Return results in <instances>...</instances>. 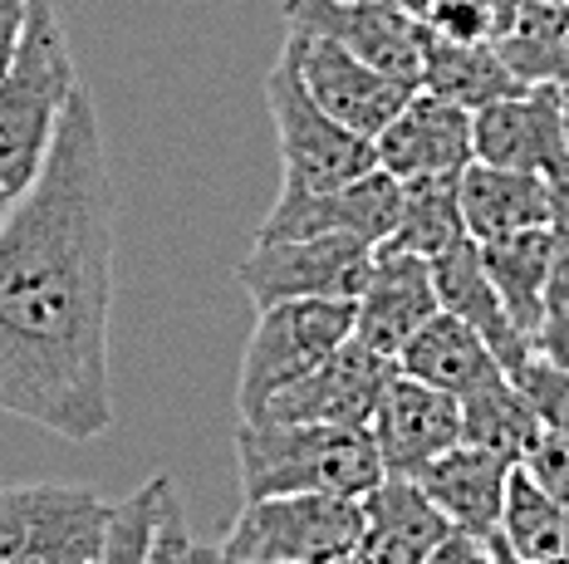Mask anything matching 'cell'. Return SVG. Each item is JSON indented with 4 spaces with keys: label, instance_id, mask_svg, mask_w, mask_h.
I'll return each instance as SVG.
<instances>
[{
    "label": "cell",
    "instance_id": "obj_21",
    "mask_svg": "<svg viewBox=\"0 0 569 564\" xmlns=\"http://www.w3.org/2000/svg\"><path fill=\"white\" fill-rule=\"evenodd\" d=\"M457 192H461V221H467L471 241L550 221V182L536 178V172L491 168V162L471 158L457 178Z\"/></svg>",
    "mask_w": 569,
    "mask_h": 564
},
{
    "label": "cell",
    "instance_id": "obj_43",
    "mask_svg": "<svg viewBox=\"0 0 569 564\" xmlns=\"http://www.w3.org/2000/svg\"><path fill=\"white\" fill-rule=\"evenodd\" d=\"M520 6H526V0H520Z\"/></svg>",
    "mask_w": 569,
    "mask_h": 564
},
{
    "label": "cell",
    "instance_id": "obj_1",
    "mask_svg": "<svg viewBox=\"0 0 569 564\" xmlns=\"http://www.w3.org/2000/svg\"><path fill=\"white\" fill-rule=\"evenodd\" d=\"M113 187L99 109L79 84L40 178L0 221V413L64 442L113 427Z\"/></svg>",
    "mask_w": 569,
    "mask_h": 564
},
{
    "label": "cell",
    "instance_id": "obj_22",
    "mask_svg": "<svg viewBox=\"0 0 569 564\" xmlns=\"http://www.w3.org/2000/svg\"><path fill=\"white\" fill-rule=\"evenodd\" d=\"M481 245V265L491 275L496 295H501L506 314L520 334H536L545 295L555 280V241L550 226H526V231H506V236H486Z\"/></svg>",
    "mask_w": 569,
    "mask_h": 564
},
{
    "label": "cell",
    "instance_id": "obj_35",
    "mask_svg": "<svg viewBox=\"0 0 569 564\" xmlns=\"http://www.w3.org/2000/svg\"><path fill=\"white\" fill-rule=\"evenodd\" d=\"M187 564H276V560H246L221 545H187Z\"/></svg>",
    "mask_w": 569,
    "mask_h": 564
},
{
    "label": "cell",
    "instance_id": "obj_38",
    "mask_svg": "<svg viewBox=\"0 0 569 564\" xmlns=\"http://www.w3.org/2000/svg\"><path fill=\"white\" fill-rule=\"evenodd\" d=\"M491 555H496V564H520V560L511 555V550H506V545H496V540H491Z\"/></svg>",
    "mask_w": 569,
    "mask_h": 564
},
{
    "label": "cell",
    "instance_id": "obj_12",
    "mask_svg": "<svg viewBox=\"0 0 569 564\" xmlns=\"http://www.w3.org/2000/svg\"><path fill=\"white\" fill-rule=\"evenodd\" d=\"M402 182L393 172L373 168L353 182H339L329 192H280L270 216L260 221L256 241H295V236H353L369 241L373 251L393 236L398 226Z\"/></svg>",
    "mask_w": 569,
    "mask_h": 564
},
{
    "label": "cell",
    "instance_id": "obj_34",
    "mask_svg": "<svg viewBox=\"0 0 569 564\" xmlns=\"http://www.w3.org/2000/svg\"><path fill=\"white\" fill-rule=\"evenodd\" d=\"M26 10H30V0H0V69L10 64V54H16V44H20Z\"/></svg>",
    "mask_w": 569,
    "mask_h": 564
},
{
    "label": "cell",
    "instance_id": "obj_5",
    "mask_svg": "<svg viewBox=\"0 0 569 564\" xmlns=\"http://www.w3.org/2000/svg\"><path fill=\"white\" fill-rule=\"evenodd\" d=\"M113 505L74 481L0 486V564H93Z\"/></svg>",
    "mask_w": 569,
    "mask_h": 564
},
{
    "label": "cell",
    "instance_id": "obj_10",
    "mask_svg": "<svg viewBox=\"0 0 569 564\" xmlns=\"http://www.w3.org/2000/svg\"><path fill=\"white\" fill-rule=\"evenodd\" d=\"M471 158L536 172L545 182L569 178V119L560 84H526L471 113Z\"/></svg>",
    "mask_w": 569,
    "mask_h": 564
},
{
    "label": "cell",
    "instance_id": "obj_16",
    "mask_svg": "<svg viewBox=\"0 0 569 564\" xmlns=\"http://www.w3.org/2000/svg\"><path fill=\"white\" fill-rule=\"evenodd\" d=\"M378 168L398 182L432 178V172H461L471 162V109L442 99V93L412 89V99L393 113V123L373 138Z\"/></svg>",
    "mask_w": 569,
    "mask_h": 564
},
{
    "label": "cell",
    "instance_id": "obj_36",
    "mask_svg": "<svg viewBox=\"0 0 569 564\" xmlns=\"http://www.w3.org/2000/svg\"><path fill=\"white\" fill-rule=\"evenodd\" d=\"M329 564H373V560L363 555V545H359V550H349V555H339V560H329Z\"/></svg>",
    "mask_w": 569,
    "mask_h": 564
},
{
    "label": "cell",
    "instance_id": "obj_18",
    "mask_svg": "<svg viewBox=\"0 0 569 564\" xmlns=\"http://www.w3.org/2000/svg\"><path fill=\"white\" fill-rule=\"evenodd\" d=\"M427 261H432L437 304H442L447 314H457V320H467L471 329H477L486 344H491V354L501 359V369L516 379V373L526 369V359H530V339L511 324V314H506L501 295H496L491 275H486V265H481V245L471 241V236H461L457 245L427 255Z\"/></svg>",
    "mask_w": 569,
    "mask_h": 564
},
{
    "label": "cell",
    "instance_id": "obj_25",
    "mask_svg": "<svg viewBox=\"0 0 569 564\" xmlns=\"http://www.w3.org/2000/svg\"><path fill=\"white\" fill-rule=\"evenodd\" d=\"M540 427L545 422L536 417V407L516 387L511 373H501L496 383L461 397V442L486 446V452L506 456V462H520L530 452V442L540 437Z\"/></svg>",
    "mask_w": 569,
    "mask_h": 564
},
{
    "label": "cell",
    "instance_id": "obj_17",
    "mask_svg": "<svg viewBox=\"0 0 569 564\" xmlns=\"http://www.w3.org/2000/svg\"><path fill=\"white\" fill-rule=\"evenodd\" d=\"M506 456L486 452V446H447L442 456H432L427 466L412 472V481L422 486V496L452 521V531H467L491 545L501 531V501H506V481H511Z\"/></svg>",
    "mask_w": 569,
    "mask_h": 564
},
{
    "label": "cell",
    "instance_id": "obj_27",
    "mask_svg": "<svg viewBox=\"0 0 569 564\" xmlns=\"http://www.w3.org/2000/svg\"><path fill=\"white\" fill-rule=\"evenodd\" d=\"M177 491V481L168 472H158L152 481H142L138 491H128L113 505L109 531H103V550L93 564H152V535H158V515L162 501Z\"/></svg>",
    "mask_w": 569,
    "mask_h": 564
},
{
    "label": "cell",
    "instance_id": "obj_4",
    "mask_svg": "<svg viewBox=\"0 0 569 564\" xmlns=\"http://www.w3.org/2000/svg\"><path fill=\"white\" fill-rule=\"evenodd\" d=\"M266 109L276 119V138H280V192H290V197L329 192V187L353 182L378 168L373 143L349 133V128L319 109L310 93H305L284 50L266 74Z\"/></svg>",
    "mask_w": 569,
    "mask_h": 564
},
{
    "label": "cell",
    "instance_id": "obj_28",
    "mask_svg": "<svg viewBox=\"0 0 569 564\" xmlns=\"http://www.w3.org/2000/svg\"><path fill=\"white\" fill-rule=\"evenodd\" d=\"M418 20L442 40L501 44L520 20V0H432Z\"/></svg>",
    "mask_w": 569,
    "mask_h": 564
},
{
    "label": "cell",
    "instance_id": "obj_40",
    "mask_svg": "<svg viewBox=\"0 0 569 564\" xmlns=\"http://www.w3.org/2000/svg\"><path fill=\"white\" fill-rule=\"evenodd\" d=\"M565 564H569V521H565Z\"/></svg>",
    "mask_w": 569,
    "mask_h": 564
},
{
    "label": "cell",
    "instance_id": "obj_31",
    "mask_svg": "<svg viewBox=\"0 0 569 564\" xmlns=\"http://www.w3.org/2000/svg\"><path fill=\"white\" fill-rule=\"evenodd\" d=\"M530 354L555 363V369H569V280H550L540 324L530 334Z\"/></svg>",
    "mask_w": 569,
    "mask_h": 564
},
{
    "label": "cell",
    "instance_id": "obj_13",
    "mask_svg": "<svg viewBox=\"0 0 569 564\" xmlns=\"http://www.w3.org/2000/svg\"><path fill=\"white\" fill-rule=\"evenodd\" d=\"M284 26L305 34H325L359 54L363 64L383 69L418 89L422 74V44L418 20L398 6V0H284Z\"/></svg>",
    "mask_w": 569,
    "mask_h": 564
},
{
    "label": "cell",
    "instance_id": "obj_26",
    "mask_svg": "<svg viewBox=\"0 0 569 564\" xmlns=\"http://www.w3.org/2000/svg\"><path fill=\"white\" fill-rule=\"evenodd\" d=\"M565 521H569L565 505L545 496L520 466H511L496 545H506L520 564H565Z\"/></svg>",
    "mask_w": 569,
    "mask_h": 564
},
{
    "label": "cell",
    "instance_id": "obj_30",
    "mask_svg": "<svg viewBox=\"0 0 569 564\" xmlns=\"http://www.w3.org/2000/svg\"><path fill=\"white\" fill-rule=\"evenodd\" d=\"M520 472H526L545 496H555L569 511V432L560 427H540V437L530 442V452L520 456Z\"/></svg>",
    "mask_w": 569,
    "mask_h": 564
},
{
    "label": "cell",
    "instance_id": "obj_8",
    "mask_svg": "<svg viewBox=\"0 0 569 564\" xmlns=\"http://www.w3.org/2000/svg\"><path fill=\"white\" fill-rule=\"evenodd\" d=\"M373 245L353 236H295L256 241L236 265V285L256 310L280 300H353L369 275Z\"/></svg>",
    "mask_w": 569,
    "mask_h": 564
},
{
    "label": "cell",
    "instance_id": "obj_33",
    "mask_svg": "<svg viewBox=\"0 0 569 564\" xmlns=\"http://www.w3.org/2000/svg\"><path fill=\"white\" fill-rule=\"evenodd\" d=\"M422 564H496V555H491V545H486V540L467 535V531H447L432 550H427Z\"/></svg>",
    "mask_w": 569,
    "mask_h": 564
},
{
    "label": "cell",
    "instance_id": "obj_32",
    "mask_svg": "<svg viewBox=\"0 0 569 564\" xmlns=\"http://www.w3.org/2000/svg\"><path fill=\"white\" fill-rule=\"evenodd\" d=\"M550 241H555V280H569V178H550Z\"/></svg>",
    "mask_w": 569,
    "mask_h": 564
},
{
    "label": "cell",
    "instance_id": "obj_15",
    "mask_svg": "<svg viewBox=\"0 0 569 564\" xmlns=\"http://www.w3.org/2000/svg\"><path fill=\"white\" fill-rule=\"evenodd\" d=\"M369 432L383 476H412L418 466L461 442V403L432 383L393 373L369 417Z\"/></svg>",
    "mask_w": 569,
    "mask_h": 564
},
{
    "label": "cell",
    "instance_id": "obj_42",
    "mask_svg": "<svg viewBox=\"0 0 569 564\" xmlns=\"http://www.w3.org/2000/svg\"><path fill=\"white\" fill-rule=\"evenodd\" d=\"M560 6H569V0H560Z\"/></svg>",
    "mask_w": 569,
    "mask_h": 564
},
{
    "label": "cell",
    "instance_id": "obj_39",
    "mask_svg": "<svg viewBox=\"0 0 569 564\" xmlns=\"http://www.w3.org/2000/svg\"><path fill=\"white\" fill-rule=\"evenodd\" d=\"M10 202H16V197L6 192V187H0V221H6V211H10Z\"/></svg>",
    "mask_w": 569,
    "mask_h": 564
},
{
    "label": "cell",
    "instance_id": "obj_7",
    "mask_svg": "<svg viewBox=\"0 0 569 564\" xmlns=\"http://www.w3.org/2000/svg\"><path fill=\"white\" fill-rule=\"evenodd\" d=\"M363 540V496H266L246 501L221 550L276 564H329Z\"/></svg>",
    "mask_w": 569,
    "mask_h": 564
},
{
    "label": "cell",
    "instance_id": "obj_11",
    "mask_svg": "<svg viewBox=\"0 0 569 564\" xmlns=\"http://www.w3.org/2000/svg\"><path fill=\"white\" fill-rule=\"evenodd\" d=\"M398 373V359L378 354V349L339 344L325 363H315L305 379L284 383L280 393H270L251 417L270 422H335V427H369L378 397H383L388 379Z\"/></svg>",
    "mask_w": 569,
    "mask_h": 564
},
{
    "label": "cell",
    "instance_id": "obj_14",
    "mask_svg": "<svg viewBox=\"0 0 569 564\" xmlns=\"http://www.w3.org/2000/svg\"><path fill=\"white\" fill-rule=\"evenodd\" d=\"M442 310L432 285V261L412 251H388L378 245L369 275H363L359 295H353V339L378 349V354L398 359L418 329Z\"/></svg>",
    "mask_w": 569,
    "mask_h": 564
},
{
    "label": "cell",
    "instance_id": "obj_9",
    "mask_svg": "<svg viewBox=\"0 0 569 564\" xmlns=\"http://www.w3.org/2000/svg\"><path fill=\"white\" fill-rule=\"evenodd\" d=\"M284 54H290L305 93H310L319 109H325L335 123L349 128V133L369 138V143L393 123V113L402 103L412 99V84H402V79L383 74V69L363 64L359 54H349L343 44L325 40V34L290 30Z\"/></svg>",
    "mask_w": 569,
    "mask_h": 564
},
{
    "label": "cell",
    "instance_id": "obj_3",
    "mask_svg": "<svg viewBox=\"0 0 569 564\" xmlns=\"http://www.w3.org/2000/svg\"><path fill=\"white\" fill-rule=\"evenodd\" d=\"M79 89L74 54H69L64 20L50 0H30L26 30L0 69V187L20 197L40 178L44 158H50L59 113H64L69 93Z\"/></svg>",
    "mask_w": 569,
    "mask_h": 564
},
{
    "label": "cell",
    "instance_id": "obj_29",
    "mask_svg": "<svg viewBox=\"0 0 569 564\" xmlns=\"http://www.w3.org/2000/svg\"><path fill=\"white\" fill-rule=\"evenodd\" d=\"M516 387L530 397V407H536V417L545 427L569 432V369H555V363L530 354L526 369L516 373Z\"/></svg>",
    "mask_w": 569,
    "mask_h": 564
},
{
    "label": "cell",
    "instance_id": "obj_24",
    "mask_svg": "<svg viewBox=\"0 0 569 564\" xmlns=\"http://www.w3.org/2000/svg\"><path fill=\"white\" fill-rule=\"evenodd\" d=\"M457 178L461 172H432V178H408L402 182L398 226H393V236L383 241L388 251L437 255V251H447V245H457L461 236H467Z\"/></svg>",
    "mask_w": 569,
    "mask_h": 564
},
{
    "label": "cell",
    "instance_id": "obj_23",
    "mask_svg": "<svg viewBox=\"0 0 569 564\" xmlns=\"http://www.w3.org/2000/svg\"><path fill=\"white\" fill-rule=\"evenodd\" d=\"M418 44H422V74L418 89L442 93V99L461 103V109H486V103L520 93L526 84L511 74V64L501 60L496 44H461V40H442L418 20Z\"/></svg>",
    "mask_w": 569,
    "mask_h": 564
},
{
    "label": "cell",
    "instance_id": "obj_2",
    "mask_svg": "<svg viewBox=\"0 0 569 564\" xmlns=\"http://www.w3.org/2000/svg\"><path fill=\"white\" fill-rule=\"evenodd\" d=\"M241 496H363L383 481L369 427L241 417L236 427Z\"/></svg>",
    "mask_w": 569,
    "mask_h": 564
},
{
    "label": "cell",
    "instance_id": "obj_41",
    "mask_svg": "<svg viewBox=\"0 0 569 564\" xmlns=\"http://www.w3.org/2000/svg\"><path fill=\"white\" fill-rule=\"evenodd\" d=\"M565 93V119H569V89H560Z\"/></svg>",
    "mask_w": 569,
    "mask_h": 564
},
{
    "label": "cell",
    "instance_id": "obj_19",
    "mask_svg": "<svg viewBox=\"0 0 569 564\" xmlns=\"http://www.w3.org/2000/svg\"><path fill=\"white\" fill-rule=\"evenodd\" d=\"M452 521L422 496L412 476H383L363 491V555L373 564H422Z\"/></svg>",
    "mask_w": 569,
    "mask_h": 564
},
{
    "label": "cell",
    "instance_id": "obj_37",
    "mask_svg": "<svg viewBox=\"0 0 569 564\" xmlns=\"http://www.w3.org/2000/svg\"><path fill=\"white\" fill-rule=\"evenodd\" d=\"M398 6H402V10H408V16H412V20H418V16H422V10H427V6H432V0H398Z\"/></svg>",
    "mask_w": 569,
    "mask_h": 564
},
{
    "label": "cell",
    "instance_id": "obj_6",
    "mask_svg": "<svg viewBox=\"0 0 569 564\" xmlns=\"http://www.w3.org/2000/svg\"><path fill=\"white\" fill-rule=\"evenodd\" d=\"M349 339H353V300L266 304L251 329V344L241 354V379H236V407H241V417H251L284 383L305 379L315 363H325Z\"/></svg>",
    "mask_w": 569,
    "mask_h": 564
},
{
    "label": "cell",
    "instance_id": "obj_20",
    "mask_svg": "<svg viewBox=\"0 0 569 564\" xmlns=\"http://www.w3.org/2000/svg\"><path fill=\"white\" fill-rule=\"evenodd\" d=\"M398 373H408V379H418V383L442 387V393H452L457 403H461L467 393H477V387L496 383L506 369H501V359L491 354V344H486V339L467 320L437 310L432 320H427L418 334L402 344Z\"/></svg>",
    "mask_w": 569,
    "mask_h": 564
}]
</instances>
